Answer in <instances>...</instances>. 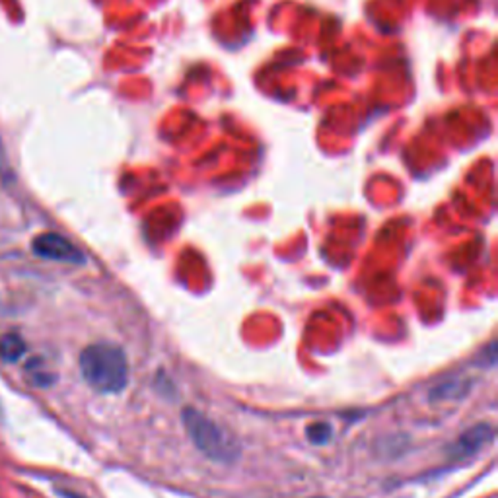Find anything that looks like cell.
Instances as JSON below:
<instances>
[{"label": "cell", "instance_id": "cell-1", "mask_svg": "<svg viewBox=\"0 0 498 498\" xmlns=\"http://www.w3.org/2000/svg\"><path fill=\"white\" fill-rule=\"evenodd\" d=\"M80 374L99 393L123 392L129 384L127 354L114 342H94L80 354Z\"/></svg>", "mask_w": 498, "mask_h": 498}, {"label": "cell", "instance_id": "cell-2", "mask_svg": "<svg viewBox=\"0 0 498 498\" xmlns=\"http://www.w3.org/2000/svg\"><path fill=\"white\" fill-rule=\"evenodd\" d=\"M181 420L187 435L193 440L195 448L205 453L208 460L230 463L238 458V444L234 438H232L218 423H215L213 418L190 407L183 409Z\"/></svg>", "mask_w": 498, "mask_h": 498}, {"label": "cell", "instance_id": "cell-3", "mask_svg": "<svg viewBox=\"0 0 498 498\" xmlns=\"http://www.w3.org/2000/svg\"><path fill=\"white\" fill-rule=\"evenodd\" d=\"M31 249L41 259L49 261H61V263H72V265H82L84 253L74 246L71 240H66L61 234H55V232H46V234H39L33 238Z\"/></svg>", "mask_w": 498, "mask_h": 498}, {"label": "cell", "instance_id": "cell-4", "mask_svg": "<svg viewBox=\"0 0 498 498\" xmlns=\"http://www.w3.org/2000/svg\"><path fill=\"white\" fill-rule=\"evenodd\" d=\"M491 438H493V430H491V426L479 425V426L471 428L469 433L463 435V436L456 442V446H453V450H456L458 456H469V453L477 452V450L485 444V442H489Z\"/></svg>", "mask_w": 498, "mask_h": 498}, {"label": "cell", "instance_id": "cell-5", "mask_svg": "<svg viewBox=\"0 0 498 498\" xmlns=\"http://www.w3.org/2000/svg\"><path fill=\"white\" fill-rule=\"evenodd\" d=\"M26 341L18 333H4L0 337V359L4 362H18L26 354Z\"/></svg>", "mask_w": 498, "mask_h": 498}, {"label": "cell", "instance_id": "cell-6", "mask_svg": "<svg viewBox=\"0 0 498 498\" xmlns=\"http://www.w3.org/2000/svg\"><path fill=\"white\" fill-rule=\"evenodd\" d=\"M26 374H28V380L33 385H39V387H47L55 382V376L51 372H47V368L43 367L39 360H31L28 362L26 367Z\"/></svg>", "mask_w": 498, "mask_h": 498}, {"label": "cell", "instance_id": "cell-7", "mask_svg": "<svg viewBox=\"0 0 498 498\" xmlns=\"http://www.w3.org/2000/svg\"><path fill=\"white\" fill-rule=\"evenodd\" d=\"M306 435H308L309 440L314 442V444L322 446V444H327L331 436H333V430H331V426L327 423H314V425L308 426Z\"/></svg>", "mask_w": 498, "mask_h": 498}, {"label": "cell", "instance_id": "cell-8", "mask_svg": "<svg viewBox=\"0 0 498 498\" xmlns=\"http://www.w3.org/2000/svg\"><path fill=\"white\" fill-rule=\"evenodd\" d=\"M10 168H8V162H6V156H4V148L3 145H0V175H8Z\"/></svg>", "mask_w": 498, "mask_h": 498}]
</instances>
